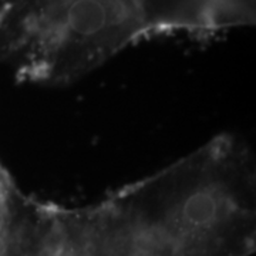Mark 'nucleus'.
<instances>
[{
    "label": "nucleus",
    "mask_w": 256,
    "mask_h": 256,
    "mask_svg": "<svg viewBox=\"0 0 256 256\" xmlns=\"http://www.w3.org/2000/svg\"><path fill=\"white\" fill-rule=\"evenodd\" d=\"M54 229L88 256H248L256 212L228 165L196 150L97 205L54 206Z\"/></svg>",
    "instance_id": "f257e3e1"
},
{
    "label": "nucleus",
    "mask_w": 256,
    "mask_h": 256,
    "mask_svg": "<svg viewBox=\"0 0 256 256\" xmlns=\"http://www.w3.org/2000/svg\"><path fill=\"white\" fill-rule=\"evenodd\" d=\"M255 20L256 0H0V64L18 82L60 87L141 40Z\"/></svg>",
    "instance_id": "f03ea898"
},
{
    "label": "nucleus",
    "mask_w": 256,
    "mask_h": 256,
    "mask_svg": "<svg viewBox=\"0 0 256 256\" xmlns=\"http://www.w3.org/2000/svg\"><path fill=\"white\" fill-rule=\"evenodd\" d=\"M53 205L26 196L0 160V256H48Z\"/></svg>",
    "instance_id": "7ed1b4c3"
}]
</instances>
